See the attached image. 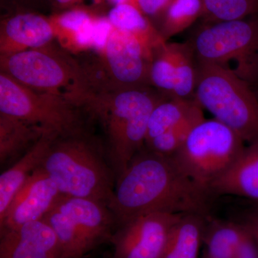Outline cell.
Returning a JSON list of instances; mask_svg holds the SVG:
<instances>
[{
	"mask_svg": "<svg viewBox=\"0 0 258 258\" xmlns=\"http://www.w3.org/2000/svg\"><path fill=\"white\" fill-rule=\"evenodd\" d=\"M253 204L254 208L250 210L246 211L247 213L243 214L239 218H234L244 224L253 235L258 246V204Z\"/></svg>",
	"mask_w": 258,
	"mask_h": 258,
	"instance_id": "obj_28",
	"label": "cell"
},
{
	"mask_svg": "<svg viewBox=\"0 0 258 258\" xmlns=\"http://www.w3.org/2000/svg\"><path fill=\"white\" fill-rule=\"evenodd\" d=\"M43 220L57 235L61 258H83L103 242L111 241L116 223L105 204L62 195Z\"/></svg>",
	"mask_w": 258,
	"mask_h": 258,
	"instance_id": "obj_9",
	"label": "cell"
},
{
	"mask_svg": "<svg viewBox=\"0 0 258 258\" xmlns=\"http://www.w3.org/2000/svg\"><path fill=\"white\" fill-rule=\"evenodd\" d=\"M203 23L242 20L258 15V0H203Z\"/></svg>",
	"mask_w": 258,
	"mask_h": 258,
	"instance_id": "obj_24",
	"label": "cell"
},
{
	"mask_svg": "<svg viewBox=\"0 0 258 258\" xmlns=\"http://www.w3.org/2000/svg\"><path fill=\"white\" fill-rule=\"evenodd\" d=\"M82 64L93 91L151 86L149 69L152 52L137 37L113 27L106 45Z\"/></svg>",
	"mask_w": 258,
	"mask_h": 258,
	"instance_id": "obj_10",
	"label": "cell"
},
{
	"mask_svg": "<svg viewBox=\"0 0 258 258\" xmlns=\"http://www.w3.org/2000/svg\"><path fill=\"white\" fill-rule=\"evenodd\" d=\"M173 0H136L135 5L153 24L157 23Z\"/></svg>",
	"mask_w": 258,
	"mask_h": 258,
	"instance_id": "obj_26",
	"label": "cell"
},
{
	"mask_svg": "<svg viewBox=\"0 0 258 258\" xmlns=\"http://www.w3.org/2000/svg\"><path fill=\"white\" fill-rule=\"evenodd\" d=\"M104 151L88 132L57 137L41 167L62 196L90 199L108 207L115 176Z\"/></svg>",
	"mask_w": 258,
	"mask_h": 258,
	"instance_id": "obj_3",
	"label": "cell"
},
{
	"mask_svg": "<svg viewBox=\"0 0 258 258\" xmlns=\"http://www.w3.org/2000/svg\"><path fill=\"white\" fill-rule=\"evenodd\" d=\"M204 119L203 109L196 100L165 98L150 115L145 144L153 139L157 151L171 155L184 143L194 127Z\"/></svg>",
	"mask_w": 258,
	"mask_h": 258,
	"instance_id": "obj_13",
	"label": "cell"
},
{
	"mask_svg": "<svg viewBox=\"0 0 258 258\" xmlns=\"http://www.w3.org/2000/svg\"><path fill=\"white\" fill-rule=\"evenodd\" d=\"M203 10V0H173L154 25L161 37L169 41L201 19Z\"/></svg>",
	"mask_w": 258,
	"mask_h": 258,
	"instance_id": "obj_23",
	"label": "cell"
},
{
	"mask_svg": "<svg viewBox=\"0 0 258 258\" xmlns=\"http://www.w3.org/2000/svg\"><path fill=\"white\" fill-rule=\"evenodd\" d=\"M220 220L206 215L208 248L210 258H234L241 242L248 232L247 226L238 220Z\"/></svg>",
	"mask_w": 258,
	"mask_h": 258,
	"instance_id": "obj_22",
	"label": "cell"
},
{
	"mask_svg": "<svg viewBox=\"0 0 258 258\" xmlns=\"http://www.w3.org/2000/svg\"><path fill=\"white\" fill-rule=\"evenodd\" d=\"M106 1L113 5V7L118 5L125 4V3H130V4L135 5L136 3V0H106Z\"/></svg>",
	"mask_w": 258,
	"mask_h": 258,
	"instance_id": "obj_31",
	"label": "cell"
},
{
	"mask_svg": "<svg viewBox=\"0 0 258 258\" xmlns=\"http://www.w3.org/2000/svg\"><path fill=\"white\" fill-rule=\"evenodd\" d=\"M55 232L44 220L0 231V258H61Z\"/></svg>",
	"mask_w": 258,
	"mask_h": 258,
	"instance_id": "obj_15",
	"label": "cell"
},
{
	"mask_svg": "<svg viewBox=\"0 0 258 258\" xmlns=\"http://www.w3.org/2000/svg\"><path fill=\"white\" fill-rule=\"evenodd\" d=\"M45 130L16 117L0 113L1 166L18 160L34 145Z\"/></svg>",
	"mask_w": 258,
	"mask_h": 258,
	"instance_id": "obj_19",
	"label": "cell"
},
{
	"mask_svg": "<svg viewBox=\"0 0 258 258\" xmlns=\"http://www.w3.org/2000/svg\"><path fill=\"white\" fill-rule=\"evenodd\" d=\"M0 71L25 87L63 96L80 107L90 91L82 64L70 51L53 42L45 47L0 55Z\"/></svg>",
	"mask_w": 258,
	"mask_h": 258,
	"instance_id": "obj_4",
	"label": "cell"
},
{
	"mask_svg": "<svg viewBox=\"0 0 258 258\" xmlns=\"http://www.w3.org/2000/svg\"><path fill=\"white\" fill-rule=\"evenodd\" d=\"M209 192L215 200L232 197L258 204V141L246 145L240 158L211 185Z\"/></svg>",
	"mask_w": 258,
	"mask_h": 258,
	"instance_id": "obj_17",
	"label": "cell"
},
{
	"mask_svg": "<svg viewBox=\"0 0 258 258\" xmlns=\"http://www.w3.org/2000/svg\"><path fill=\"white\" fill-rule=\"evenodd\" d=\"M195 99L246 144L257 142L258 97L243 80L219 66L198 62Z\"/></svg>",
	"mask_w": 258,
	"mask_h": 258,
	"instance_id": "obj_6",
	"label": "cell"
},
{
	"mask_svg": "<svg viewBox=\"0 0 258 258\" xmlns=\"http://www.w3.org/2000/svg\"><path fill=\"white\" fill-rule=\"evenodd\" d=\"M83 0H51L52 4L60 9L74 8L76 5L79 4Z\"/></svg>",
	"mask_w": 258,
	"mask_h": 258,
	"instance_id": "obj_30",
	"label": "cell"
},
{
	"mask_svg": "<svg viewBox=\"0 0 258 258\" xmlns=\"http://www.w3.org/2000/svg\"><path fill=\"white\" fill-rule=\"evenodd\" d=\"M167 98L152 86L90 91L83 98L81 108L103 128L115 181L145 147L150 115Z\"/></svg>",
	"mask_w": 258,
	"mask_h": 258,
	"instance_id": "obj_2",
	"label": "cell"
},
{
	"mask_svg": "<svg viewBox=\"0 0 258 258\" xmlns=\"http://www.w3.org/2000/svg\"><path fill=\"white\" fill-rule=\"evenodd\" d=\"M186 42L198 62L219 66L258 88V15L242 20L203 23Z\"/></svg>",
	"mask_w": 258,
	"mask_h": 258,
	"instance_id": "obj_5",
	"label": "cell"
},
{
	"mask_svg": "<svg viewBox=\"0 0 258 258\" xmlns=\"http://www.w3.org/2000/svg\"><path fill=\"white\" fill-rule=\"evenodd\" d=\"M98 15L89 10L74 8L49 17L55 30V39L66 50L72 51L76 35Z\"/></svg>",
	"mask_w": 258,
	"mask_h": 258,
	"instance_id": "obj_25",
	"label": "cell"
},
{
	"mask_svg": "<svg viewBox=\"0 0 258 258\" xmlns=\"http://www.w3.org/2000/svg\"><path fill=\"white\" fill-rule=\"evenodd\" d=\"M94 1L96 2V3H101L102 2L106 1V0H94Z\"/></svg>",
	"mask_w": 258,
	"mask_h": 258,
	"instance_id": "obj_32",
	"label": "cell"
},
{
	"mask_svg": "<svg viewBox=\"0 0 258 258\" xmlns=\"http://www.w3.org/2000/svg\"><path fill=\"white\" fill-rule=\"evenodd\" d=\"M182 215L153 212L118 226L111 240L113 258H161L171 228Z\"/></svg>",
	"mask_w": 258,
	"mask_h": 258,
	"instance_id": "obj_12",
	"label": "cell"
},
{
	"mask_svg": "<svg viewBox=\"0 0 258 258\" xmlns=\"http://www.w3.org/2000/svg\"><path fill=\"white\" fill-rule=\"evenodd\" d=\"M39 0H1V5L11 13L30 11Z\"/></svg>",
	"mask_w": 258,
	"mask_h": 258,
	"instance_id": "obj_29",
	"label": "cell"
},
{
	"mask_svg": "<svg viewBox=\"0 0 258 258\" xmlns=\"http://www.w3.org/2000/svg\"><path fill=\"white\" fill-rule=\"evenodd\" d=\"M0 113L16 117L59 137L88 132L83 108L63 96L38 92L0 72Z\"/></svg>",
	"mask_w": 258,
	"mask_h": 258,
	"instance_id": "obj_8",
	"label": "cell"
},
{
	"mask_svg": "<svg viewBox=\"0 0 258 258\" xmlns=\"http://www.w3.org/2000/svg\"><path fill=\"white\" fill-rule=\"evenodd\" d=\"M247 229L248 232L241 242L234 258H258L257 242L248 227Z\"/></svg>",
	"mask_w": 258,
	"mask_h": 258,
	"instance_id": "obj_27",
	"label": "cell"
},
{
	"mask_svg": "<svg viewBox=\"0 0 258 258\" xmlns=\"http://www.w3.org/2000/svg\"><path fill=\"white\" fill-rule=\"evenodd\" d=\"M55 39L49 17L32 11L11 13L0 23V55L45 47Z\"/></svg>",
	"mask_w": 258,
	"mask_h": 258,
	"instance_id": "obj_16",
	"label": "cell"
},
{
	"mask_svg": "<svg viewBox=\"0 0 258 258\" xmlns=\"http://www.w3.org/2000/svg\"><path fill=\"white\" fill-rule=\"evenodd\" d=\"M57 134L45 131L30 149L15 161L0 176V221L3 220L15 195L23 187L34 171L41 166Z\"/></svg>",
	"mask_w": 258,
	"mask_h": 258,
	"instance_id": "obj_18",
	"label": "cell"
},
{
	"mask_svg": "<svg viewBox=\"0 0 258 258\" xmlns=\"http://www.w3.org/2000/svg\"><path fill=\"white\" fill-rule=\"evenodd\" d=\"M215 201L171 156L144 147L115 181L108 208L119 226L153 212L208 215Z\"/></svg>",
	"mask_w": 258,
	"mask_h": 258,
	"instance_id": "obj_1",
	"label": "cell"
},
{
	"mask_svg": "<svg viewBox=\"0 0 258 258\" xmlns=\"http://www.w3.org/2000/svg\"><path fill=\"white\" fill-rule=\"evenodd\" d=\"M107 18L113 28L134 35L152 52L165 41L155 25L134 5L125 3L113 7Z\"/></svg>",
	"mask_w": 258,
	"mask_h": 258,
	"instance_id": "obj_21",
	"label": "cell"
},
{
	"mask_svg": "<svg viewBox=\"0 0 258 258\" xmlns=\"http://www.w3.org/2000/svg\"><path fill=\"white\" fill-rule=\"evenodd\" d=\"M254 92L256 93V94H257V96L258 97V88H256L255 90H254Z\"/></svg>",
	"mask_w": 258,
	"mask_h": 258,
	"instance_id": "obj_33",
	"label": "cell"
},
{
	"mask_svg": "<svg viewBox=\"0 0 258 258\" xmlns=\"http://www.w3.org/2000/svg\"><path fill=\"white\" fill-rule=\"evenodd\" d=\"M197 75L198 61L186 41L162 42L153 50L149 83L164 96L195 99Z\"/></svg>",
	"mask_w": 258,
	"mask_h": 258,
	"instance_id": "obj_11",
	"label": "cell"
},
{
	"mask_svg": "<svg viewBox=\"0 0 258 258\" xmlns=\"http://www.w3.org/2000/svg\"><path fill=\"white\" fill-rule=\"evenodd\" d=\"M61 196L55 182L40 166L15 195L0 221V231L43 220Z\"/></svg>",
	"mask_w": 258,
	"mask_h": 258,
	"instance_id": "obj_14",
	"label": "cell"
},
{
	"mask_svg": "<svg viewBox=\"0 0 258 258\" xmlns=\"http://www.w3.org/2000/svg\"><path fill=\"white\" fill-rule=\"evenodd\" d=\"M246 145L221 122L204 119L171 157L190 179L209 192L211 185L240 158Z\"/></svg>",
	"mask_w": 258,
	"mask_h": 258,
	"instance_id": "obj_7",
	"label": "cell"
},
{
	"mask_svg": "<svg viewBox=\"0 0 258 258\" xmlns=\"http://www.w3.org/2000/svg\"><path fill=\"white\" fill-rule=\"evenodd\" d=\"M206 215L183 214L171 228L161 258H198Z\"/></svg>",
	"mask_w": 258,
	"mask_h": 258,
	"instance_id": "obj_20",
	"label": "cell"
}]
</instances>
